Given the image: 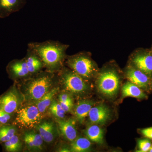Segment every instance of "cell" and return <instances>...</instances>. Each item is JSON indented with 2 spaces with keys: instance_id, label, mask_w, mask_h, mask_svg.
<instances>
[{
  "instance_id": "obj_1",
  "label": "cell",
  "mask_w": 152,
  "mask_h": 152,
  "mask_svg": "<svg viewBox=\"0 0 152 152\" xmlns=\"http://www.w3.org/2000/svg\"><path fill=\"white\" fill-rule=\"evenodd\" d=\"M68 45L58 41L49 40L43 42H31L28 48L37 55L48 71L53 73L60 71L66 58V52Z\"/></svg>"
},
{
  "instance_id": "obj_2",
  "label": "cell",
  "mask_w": 152,
  "mask_h": 152,
  "mask_svg": "<svg viewBox=\"0 0 152 152\" xmlns=\"http://www.w3.org/2000/svg\"><path fill=\"white\" fill-rule=\"evenodd\" d=\"M54 76L53 72H40L28 83L26 91L27 100L38 102L50 90L53 84Z\"/></svg>"
},
{
  "instance_id": "obj_3",
  "label": "cell",
  "mask_w": 152,
  "mask_h": 152,
  "mask_svg": "<svg viewBox=\"0 0 152 152\" xmlns=\"http://www.w3.org/2000/svg\"><path fill=\"white\" fill-rule=\"evenodd\" d=\"M66 63L71 70L86 80L92 78L96 73L94 63L85 53H79L68 57Z\"/></svg>"
},
{
  "instance_id": "obj_4",
  "label": "cell",
  "mask_w": 152,
  "mask_h": 152,
  "mask_svg": "<svg viewBox=\"0 0 152 152\" xmlns=\"http://www.w3.org/2000/svg\"><path fill=\"white\" fill-rule=\"evenodd\" d=\"M59 78L65 89L74 94H84L89 89L86 80L66 68H62L60 70Z\"/></svg>"
},
{
  "instance_id": "obj_5",
  "label": "cell",
  "mask_w": 152,
  "mask_h": 152,
  "mask_svg": "<svg viewBox=\"0 0 152 152\" xmlns=\"http://www.w3.org/2000/svg\"><path fill=\"white\" fill-rule=\"evenodd\" d=\"M12 124L19 128L32 129L40 124L42 114L37 106L31 105L18 109Z\"/></svg>"
},
{
  "instance_id": "obj_6",
  "label": "cell",
  "mask_w": 152,
  "mask_h": 152,
  "mask_svg": "<svg viewBox=\"0 0 152 152\" xmlns=\"http://www.w3.org/2000/svg\"><path fill=\"white\" fill-rule=\"evenodd\" d=\"M119 85L120 79L118 74L111 70L101 73L97 81V86L99 91L108 97H112L116 94Z\"/></svg>"
},
{
  "instance_id": "obj_7",
  "label": "cell",
  "mask_w": 152,
  "mask_h": 152,
  "mask_svg": "<svg viewBox=\"0 0 152 152\" xmlns=\"http://www.w3.org/2000/svg\"><path fill=\"white\" fill-rule=\"evenodd\" d=\"M20 102V95L15 86L0 96V109L10 114H15L18 110Z\"/></svg>"
},
{
  "instance_id": "obj_8",
  "label": "cell",
  "mask_w": 152,
  "mask_h": 152,
  "mask_svg": "<svg viewBox=\"0 0 152 152\" xmlns=\"http://www.w3.org/2000/svg\"><path fill=\"white\" fill-rule=\"evenodd\" d=\"M9 77L13 80L27 77L30 75L24 58L14 60L9 63L7 67Z\"/></svg>"
},
{
  "instance_id": "obj_9",
  "label": "cell",
  "mask_w": 152,
  "mask_h": 152,
  "mask_svg": "<svg viewBox=\"0 0 152 152\" xmlns=\"http://www.w3.org/2000/svg\"><path fill=\"white\" fill-rule=\"evenodd\" d=\"M110 115V111L107 106L99 105L92 107L89 113V119L91 122L96 125L104 124Z\"/></svg>"
},
{
  "instance_id": "obj_10",
  "label": "cell",
  "mask_w": 152,
  "mask_h": 152,
  "mask_svg": "<svg viewBox=\"0 0 152 152\" xmlns=\"http://www.w3.org/2000/svg\"><path fill=\"white\" fill-rule=\"evenodd\" d=\"M27 0H0V18H5L24 7Z\"/></svg>"
},
{
  "instance_id": "obj_11",
  "label": "cell",
  "mask_w": 152,
  "mask_h": 152,
  "mask_svg": "<svg viewBox=\"0 0 152 152\" xmlns=\"http://www.w3.org/2000/svg\"><path fill=\"white\" fill-rule=\"evenodd\" d=\"M133 63L138 69L149 77L152 75V55L143 53L136 55L133 59Z\"/></svg>"
},
{
  "instance_id": "obj_12",
  "label": "cell",
  "mask_w": 152,
  "mask_h": 152,
  "mask_svg": "<svg viewBox=\"0 0 152 152\" xmlns=\"http://www.w3.org/2000/svg\"><path fill=\"white\" fill-rule=\"evenodd\" d=\"M126 77L129 82L141 88H147L148 86L150 83L148 76L138 69L129 68L127 70Z\"/></svg>"
},
{
  "instance_id": "obj_13",
  "label": "cell",
  "mask_w": 152,
  "mask_h": 152,
  "mask_svg": "<svg viewBox=\"0 0 152 152\" xmlns=\"http://www.w3.org/2000/svg\"><path fill=\"white\" fill-rule=\"evenodd\" d=\"M28 70L31 75L39 74L44 67L43 63L34 52L27 48L26 56L24 58Z\"/></svg>"
},
{
  "instance_id": "obj_14",
  "label": "cell",
  "mask_w": 152,
  "mask_h": 152,
  "mask_svg": "<svg viewBox=\"0 0 152 152\" xmlns=\"http://www.w3.org/2000/svg\"><path fill=\"white\" fill-rule=\"evenodd\" d=\"M59 129L61 134L69 141H73L77 137L75 122L73 120L59 121L58 122Z\"/></svg>"
},
{
  "instance_id": "obj_15",
  "label": "cell",
  "mask_w": 152,
  "mask_h": 152,
  "mask_svg": "<svg viewBox=\"0 0 152 152\" xmlns=\"http://www.w3.org/2000/svg\"><path fill=\"white\" fill-rule=\"evenodd\" d=\"M36 127L44 141L50 143L54 140L56 131L53 123L50 121L44 122L39 124Z\"/></svg>"
},
{
  "instance_id": "obj_16",
  "label": "cell",
  "mask_w": 152,
  "mask_h": 152,
  "mask_svg": "<svg viewBox=\"0 0 152 152\" xmlns=\"http://www.w3.org/2000/svg\"><path fill=\"white\" fill-rule=\"evenodd\" d=\"M24 140L27 148L29 150L38 151L42 149L43 139L39 133L36 132H28L25 133Z\"/></svg>"
},
{
  "instance_id": "obj_17",
  "label": "cell",
  "mask_w": 152,
  "mask_h": 152,
  "mask_svg": "<svg viewBox=\"0 0 152 152\" xmlns=\"http://www.w3.org/2000/svg\"><path fill=\"white\" fill-rule=\"evenodd\" d=\"M94 102L92 101L83 100L79 102L74 109V114L76 119L80 123L83 122L91 108L93 107Z\"/></svg>"
},
{
  "instance_id": "obj_18",
  "label": "cell",
  "mask_w": 152,
  "mask_h": 152,
  "mask_svg": "<svg viewBox=\"0 0 152 152\" xmlns=\"http://www.w3.org/2000/svg\"><path fill=\"white\" fill-rule=\"evenodd\" d=\"M124 97H131L139 99H145L147 96L140 87L134 84L128 82L124 85L122 89Z\"/></svg>"
},
{
  "instance_id": "obj_19",
  "label": "cell",
  "mask_w": 152,
  "mask_h": 152,
  "mask_svg": "<svg viewBox=\"0 0 152 152\" xmlns=\"http://www.w3.org/2000/svg\"><path fill=\"white\" fill-rule=\"evenodd\" d=\"M85 134L91 141L99 144L103 143L104 131L97 125H91L88 127L85 132Z\"/></svg>"
},
{
  "instance_id": "obj_20",
  "label": "cell",
  "mask_w": 152,
  "mask_h": 152,
  "mask_svg": "<svg viewBox=\"0 0 152 152\" xmlns=\"http://www.w3.org/2000/svg\"><path fill=\"white\" fill-rule=\"evenodd\" d=\"M58 91V88H53L50 90L39 100L38 101L37 107L41 113L42 114L45 113L47 110V109L50 105L53 100V98L56 94Z\"/></svg>"
},
{
  "instance_id": "obj_21",
  "label": "cell",
  "mask_w": 152,
  "mask_h": 152,
  "mask_svg": "<svg viewBox=\"0 0 152 152\" xmlns=\"http://www.w3.org/2000/svg\"><path fill=\"white\" fill-rule=\"evenodd\" d=\"M91 143L88 139L85 137L77 138L71 145L70 151L84 152L91 149Z\"/></svg>"
},
{
  "instance_id": "obj_22",
  "label": "cell",
  "mask_w": 152,
  "mask_h": 152,
  "mask_svg": "<svg viewBox=\"0 0 152 152\" xmlns=\"http://www.w3.org/2000/svg\"><path fill=\"white\" fill-rule=\"evenodd\" d=\"M17 126L11 124L3 125L0 128V143L10 140L17 134Z\"/></svg>"
},
{
  "instance_id": "obj_23",
  "label": "cell",
  "mask_w": 152,
  "mask_h": 152,
  "mask_svg": "<svg viewBox=\"0 0 152 152\" xmlns=\"http://www.w3.org/2000/svg\"><path fill=\"white\" fill-rule=\"evenodd\" d=\"M3 148L5 151L8 152H16L21 150L22 145L21 142L18 136L16 134L8 141L3 143Z\"/></svg>"
},
{
  "instance_id": "obj_24",
  "label": "cell",
  "mask_w": 152,
  "mask_h": 152,
  "mask_svg": "<svg viewBox=\"0 0 152 152\" xmlns=\"http://www.w3.org/2000/svg\"><path fill=\"white\" fill-rule=\"evenodd\" d=\"M50 110L52 113L57 118L62 119L65 116L66 112L63 110L59 103L57 102L56 101H52Z\"/></svg>"
},
{
  "instance_id": "obj_25",
  "label": "cell",
  "mask_w": 152,
  "mask_h": 152,
  "mask_svg": "<svg viewBox=\"0 0 152 152\" xmlns=\"http://www.w3.org/2000/svg\"><path fill=\"white\" fill-rule=\"evenodd\" d=\"M139 152H148L152 145V143L149 139H139L138 140Z\"/></svg>"
},
{
  "instance_id": "obj_26",
  "label": "cell",
  "mask_w": 152,
  "mask_h": 152,
  "mask_svg": "<svg viewBox=\"0 0 152 152\" xmlns=\"http://www.w3.org/2000/svg\"><path fill=\"white\" fill-rule=\"evenodd\" d=\"M14 114H10L0 109V123L2 125L11 124Z\"/></svg>"
},
{
  "instance_id": "obj_27",
  "label": "cell",
  "mask_w": 152,
  "mask_h": 152,
  "mask_svg": "<svg viewBox=\"0 0 152 152\" xmlns=\"http://www.w3.org/2000/svg\"><path fill=\"white\" fill-rule=\"evenodd\" d=\"M59 102L73 105V100L69 95L67 94H62L59 96Z\"/></svg>"
},
{
  "instance_id": "obj_28",
  "label": "cell",
  "mask_w": 152,
  "mask_h": 152,
  "mask_svg": "<svg viewBox=\"0 0 152 152\" xmlns=\"http://www.w3.org/2000/svg\"><path fill=\"white\" fill-rule=\"evenodd\" d=\"M141 132L147 138L152 140V127L142 129L141 130Z\"/></svg>"
},
{
  "instance_id": "obj_29",
  "label": "cell",
  "mask_w": 152,
  "mask_h": 152,
  "mask_svg": "<svg viewBox=\"0 0 152 152\" xmlns=\"http://www.w3.org/2000/svg\"><path fill=\"white\" fill-rule=\"evenodd\" d=\"M148 152H152V144L151 146V148H150Z\"/></svg>"
},
{
  "instance_id": "obj_30",
  "label": "cell",
  "mask_w": 152,
  "mask_h": 152,
  "mask_svg": "<svg viewBox=\"0 0 152 152\" xmlns=\"http://www.w3.org/2000/svg\"><path fill=\"white\" fill-rule=\"evenodd\" d=\"M2 124H1V123H0V128H1V126H2Z\"/></svg>"
}]
</instances>
